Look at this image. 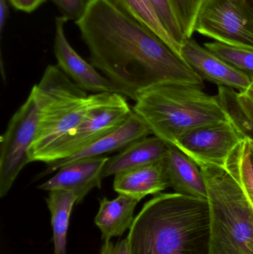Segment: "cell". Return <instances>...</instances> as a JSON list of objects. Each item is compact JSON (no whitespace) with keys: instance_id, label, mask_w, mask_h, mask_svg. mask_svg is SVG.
Returning a JSON list of instances; mask_svg holds the SVG:
<instances>
[{"instance_id":"cell-1","label":"cell","mask_w":253,"mask_h":254,"mask_svg":"<svg viewBox=\"0 0 253 254\" xmlns=\"http://www.w3.org/2000/svg\"><path fill=\"white\" fill-rule=\"evenodd\" d=\"M91 64L135 101L140 91L163 80L202 86L203 80L161 39L106 0H89L76 22Z\"/></svg>"},{"instance_id":"cell-2","label":"cell","mask_w":253,"mask_h":254,"mask_svg":"<svg viewBox=\"0 0 253 254\" xmlns=\"http://www.w3.org/2000/svg\"><path fill=\"white\" fill-rule=\"evenodd\" d=\"M127 240L130 254H210L207 198L157 194L134 219Z\"/></svg>"},{"instance_id":"cell-3","label":"cell","mask_w":253,"mask_h":254,"mask_svg":"<svg viewBox=\"0 0 253 254\" xmlns=\"http://www.w3.org/2000/svg\"><path fill=\"white\" fill-rule=\"evenodd\" d=\"M135 101L134 113L169 144L193 128L229 120L217 95L200 85L159 81L140 91Z\"/></svg>"},{"instance_id":"cell-4","label":"cell","mask_w":253,"mask_h":254,"mask_svg":"<svg viewBox=\"0 0 253 254\" xmlns=\"http://www.w3.org/2000/svg\"><path fill=\"white\" fill-rule=\"evenodd\" d=\"M31 93L38 104L39 124L30 150V163L39 161L51 146L71 132L103 95H88L58 65H53L46 68Z\"/></svg>"},{"instance_id":"cell-5","label":"cell","mask_w":253,"mask_h":254,"mask_svg":"<svg viewBox=\"0 0 253 254\" xmlns=\"http://www.w3.org/2000/svg\"><path fill=\"white\" fill-rule=\"evenodd\" d=\"M210 214V254H253V206L225 167L201 166Z\"/></svg>"},{"instance_id":"cell-6","label":"cell","mask_w":253,"mask_h":254,"mask_svg":"<svg viewBox=\"0 0 253 254\" xmlns=\"http://www.w3.org/2000/svg\"><path fill=\"white\" fill-rule=\"evenodd\" d=\"M132 112L126 97L121 94L103 93L101 101L91 109L81 123L51 146L39 161L48 164L74 155L120 126Z\"/></svg>"},{"instance_id":"cell-7","label":"cell","mask_w":253,"mask_h":254,"mask_svg":"<svg viewBox=\"0 0 253 254\" xmlns=\"http://www.w3.org/2000/svg\"><path fill=\"white\" fill-rule=\"evenodd\" d=\"M195 32L229 46L253 50V7L250 0H205Z\"/></svg>"},{"instance_id":"cell-8","label":"cell","mask_w":253,"mask_h":254,"mask_svg":"<svg viewBox=\"0 0 253 254\" xmlns=\"http://www.w3.org/2000/svg\"><path fill=\"white\" fill-rule=\"evenodd\" d=\"M39 107L30 92L26 101L13 115L1 136L0 197L5 196L22 169L30 163V150L37 132Z\"/></svg>"},{"instance_id":"cell-9","label":"cell","mask_w":253,"mask_h":254,"mask_svg":"<svg viewBox=\"0 0 253 254\" xmlns=\"http://www.w3.org/2000/svg\"><path fill=\"white\" fill-rule=\"evenodd\" d=\"M245 139L229 119L193 128L178 137L173 145L193 158L200 167H225L230 154Z\"/></svg>"},{"instance_id":"cell-10","label":"cell","mask_w":253,"mask_h":254,"mask_svg":"<svg viewBox=\"0 0 253 254\" xmlns=\"http://www.w3.org/2000/svg\"><path fill=\"white\" fill-rule=\"evenodd\" d=\"M68 21L62 16L55 19L53 52L58 66L83 90L96 93L120 94L114 83L100 74L95 66L82 58L71 46L65 34V25Z\"/></svg>"},{"instance_id":"cell-11","label":"cell","mask_w":253,"mask_h":254,"mask_svg":"<svg viewBox=\"0 0 253 254\" xmlns=\"http://www.w3.org/2000/svg\"><path fill=\"white\" fill-rule=\"evenodd\" d=\"M181 57L202 80L225 86L239 92L251 87L250 74L239 71L199 45L193 37L186 39L181 46Z\"/></svg>"},{"instance_id":"cell-12","label":"cell","mask_w":253,"mask_h":254,"mask_svg":"<svg viewBox=\"0 0 253 254\" xmlns=\"http://www.w3.org/2000/svg\"><path fill=\"white\" fill-rule=\"evenodd\" d=\"M108 159L103 155L65 164L38 188L49 192L64 190L73 192L77 196V203H80L92 189L101 188L102 170Z\"/></svg>"},{"instance_id":"cell-13","label":"cell","mask_w":253,"mask_h":254,"mask_svg":"<svg viewBox=\"0 0 253 254\" xmlns=\"http://www.w3.org/2000/svg\"><path fill=\"white\" fill-rule=\"evenodd\" d=\"M150 133H152L151 131L145 122L136 113L132 112L127 120L120 126L91 143L84 149L68 158L48 164L43 175L44 176L53 173L65 164L74 161L85 158L103 156L104 154L124 149L130 143L143 137H147Z\"/></svg>"},{"instance_id":"cell-14","label":"cell","mask_w":253,"mask_h":254,"mask_svg":"<svg viewBox=\"0 0 253 254\" xmlns=\"http://www.w3.org/2000/svg\"><path fill=\"white\" fill-rule=\"evenodd\" d=\"M114 190L118 194L141 201L149 195H157L169 188L165 158L114 176Z\"/></svg>"},{"instance_id":"cell-15","label":"cell","mask_w":253,"mask_h":254,"mask_svg":"<svg viewBox=\"0 0 253 254\" xmlns=\"http://www.w3.org/2000/svg\"><path fill=\"white\" fill-rule=\"evenodd\" d=\"M169 188L175 192L207 198L206 182L197 162L175 145L169 144L165 158Z\"/></svg>"},{"instance_id":"cell-16","label":"cell","mask_w":253,"mask_h":254,"mask_svg":"<svg viewBox=\"0 0 253 254\" xmlns=\"http://www.w3.org/2000/svg\"><path fill=\"white\" fill-rule=\"evenodd\" d=\"M168 149L169 143L157 136L139 139L109 158L102 170V179L164 159Z\"/></svg>"},{"instance_id":"cell-17","label":"cell","mask_w":253,"mask_h":254,"mask_svg":"<svg viewBox=\"0 0 253 254\" xmlns=\"http://www.w3.org/2000/svg\"><path fill=\"white\" fill-rule=\"evenodd\" d=\"M139 200L129 195L119 194L113 200H100V208L95 223L101 230L102 239L110 241L112 237H120L133 224L134 211Z\"/></svg>"},{"instance_id":"cell-18","label":"cell","mask_w":253,"mask_h":254,"mask_svg":"<svg viewBox=\"0 0 253 254\" xmlns=\"http://www.w3.org/2000/svg\"><path fill=\"white\" fill-rule=\"evenodd\" d=\"M46 203L51 213L54 254H66L70 216L74 204L77 203V196L68 191H49Z\"/></svg>"},{"instance_id":"cell-19","label":"cell","mask_w":253,"mask_h":254,"mask_svg":"<svg viewBox=\"0 0 253 254\" xmlns=\"http://www.w3.org/2000/svg\"><path fill=\"white\" fill-rule=\"evenodd\" d=\"M122 13L135 19L161 39L181 57V47L171 37L156 14L150 0H106Z\"/></svg>"},{"instance_id":"cell-20","label":"cell","mask_w":253,"mask_h":254,"mask_svg":"<svg viewBox=\"0 0 253 254\" xmlns=\"http://www.w3.org/2000/svg\"><path fill=\"white\" fill-rule=\"evenodd\" d=\"M217 97L229 119L245 138L253 141V113L241 102L237 91L218 86Z\"/></svg>"},{"instance_id":"cell-21","label":"cell","mask_w":253,"mask_h":254,"mask_svg":"<svg viewBox=\"0 0 253 254\" xmlns=\"http://www.w3.org/2000/svg\"><path fill=\"white\" fill-rule=\"evenodd\" d=\"M225 168L242 187L253 206V172L249 159V140H244L227 159Z\"/></svg>"},{"instance_id":"cell-22","label":"cell","mask_w":253,"mask_h":254,"mask_svg":"<svg viewBox=\"0 0 253 254\" xmlns=\"http://www.w3.org/2000/svg\"><path fill=\"white\" fill-rule=\"evenodd\" d=\"M203 46L239 71L253 75L252 49L229 46L215 41L204 43Z\"/></svg>"},{"instance_id":"cell-23","label":"cell","mask_w":253,"mask_h":254,"mask_svg":"<svg viewBox=\"0 0 253 254\" xmlns=\"http://www.w3.org/2000/svg\"><path fill=\"white\" fill-rule=\"evenodd\" d=\"M150 1L169 35L181 47L186 38L172 0H150Z\"/></svg>"},{"instance_id":"cell-24","label":"cell","mask_w":253,"mask_h":254,"mask_svg":"<svg viewBox=\"0 0 253 254\" xmlns=\"http://www.w3.org/2000/svg\"><path fill=\"white\" fill-rule=\"evenodd\" d=\"M205 0H172L186 39L193 37L198 13Z\"/></svg>"},{"instance_id":"cell-25","label":"cell","mask_w":253,"mask_h":254,"mask_svg":"<svg viewBox=\"0 0 253 254\" xmlns=\"http://www.w3.org/2000/svg\"><path fill=\"white\" fill-rule=\"evenodd\" d=\"M68 20L78 21L84 14L89 0H51Z\"/></svg>"},{"instance_id":"cell-26","label":"cell","mask_w":253,"mask_h":254,"mask_svg":"<svg viewBox=\"0 0 253 254\" xmlns=\"http://www.w3.org/2000/svg\"><path fill=\"white\" fill-rule=\"evenodd\" d=\"M100 254H130L127 238L113 244L110 241L105 242Z\"/></svg>"},{"instance_id":"cell-27","label":"cell","mask_w":253,"mask_h":254,"mask_svg":"<svg viewBox=\"0 0 253 254\" xmlns=\"http://www.w3.org/2000/svg\"><path fill=\"white\" fill-rule=\"evenodd\" d=\"M12 6L16 10L25 13H31L37 10L47 0H8Z\"/></svg>"},{"instance_id":"cell-28","label":"cell","mask_w":253,"mask_h":254,"mask_svg":"<svg viewBox=\"0 0 253 254\" xmlns=\"http://www.w3.org/2000/svg\"><path fill=\"white\" fill-rule=\"evenodd\" d=\"M238 96L242 104L253 113V83L251 88L245 92H238Z\"/></svg>"},{"instance_id":"cell-29","label":"cell","mask_w":253,"mask_h":254,"mask_svg":"<svg viewBox=\"0 0 253 254\" xmlns=\"http://www.w3.org/2000/svg\"><path fill=\"white\" fill-rule=\"evenodd\" d=\"M8 0H0V32L2 36L3 31L8 17Z\"/></svg>"},{"instance_id":"cell-30","label":"cell","mask_w":253,"mask_h":254,"mask_svg":"<svg viewBox=\"0 0 253 254\" xmlns=\"http://www.w3.org/2000/svg\"><path fill=\"white\" fill-rule=\"evenodd\" d=\"M249 140V159L253 172V141Z\"/></svg>"},{"instance_id":"cell-31","label":"cell","mask_w":253,"mask_h":254,"mask_svg":"<svg viewBox=\"0 0 253 254\" xmlns=\"http://www.w3.org/2000/svg\"><path fill=\"white\" fill-rule=\"evenodd\" d=\"M251 1V4H252V6L253 7V0H250Z\"/></svg>"},{"instance_id":"cell-32","label":"cell","mask_w":253,"mask_h":254,"mask_svg":"<svg viewBox=\"0 0 253 254\" xmlns=\"http://www.w3.org/2000/svg\"><path fill=\"white\" fill-rule=\"evenodd\" d=\"M251 78H252L253 80V75H251Z\"/></svg>"}]
</instances>
